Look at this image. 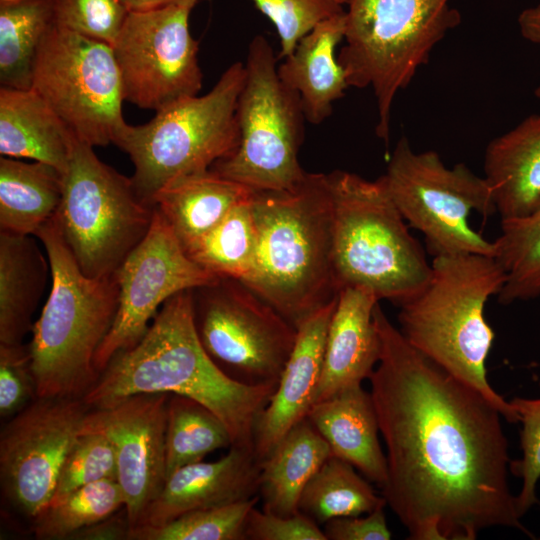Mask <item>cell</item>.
<instances>
[{
    "instance_id": "1",
    "label": "cell",
    "mask_w": 540,
    "mask_h": 540,
    "mask_svg": "<svg viewBox=\"0 0 540 540\" xmlns=\"http://www.w3.org/2000/svg\"><path fill=\"white\" fill-rule=\"evenodd\" d=\"M370 393L386 447V505L410 540H474L493 527L534 538L508 482L500 411L409 344L378 303Z\"/></svg>"
},
{
    "instance_id": "2",
    "label": "cell",
    "mask_w": 540,
    "mask_h": 540,
    "mask_svg": "<svg viewBox=\"0 0 540 540\" xmlns=\"http://www.w3.org/2000/svg\"><path fill=\"white\" fill-rule=\"evenodd\" d=\"M277 385L242 384L211 360L195 329L192 289L162 305L143 338L112 357L83 400L99 409L135 394L182 395L222 420L232 446L253 448L255 425Z\"/></svg>"
},
{
    "instance_id": "3",
    "label": "cell",
    "mask_w": 540,
    "mask_h": 540,
    "mask_svg": "<svg viewBox=\"0 0 540 540\" xmlns=\"http://www.w3.org/2000/svg\"><path fill=\"white\" fill-rule=\"evenodd\" d=\"M252 211L257 251L242 283L297 327L339 293L328 174L307 172L289 189L255 191Z\"/></svg>"
},
{
    "instance_id": "4",
    "label": "cell",
    "mask_w": 540,
    "mask_h": 540,
    "mask_svg": "<svg viewBox=\"0 0 540 540\" xmlns=\"http://www.w3.org/2000/svg\"><path fill=\"white\" fill-rule=\"evenodd\" d=\"M505 271L494 256L463 253L433 257L426 286L401 304L400 332L411 346L456 379L482 393L512 424L519 418L487 379L495 334L484 316Z\"/></svg>"
},
{
    "instance_id": "5",
    "label": "cell",
    "mask_w": 540,
    "mask_h": 540,
    "mask_svg": "<svg viewBox=\"0 0 540 540\" xmlns=\"http://www.w3.org/2000/svg\"><path fill=\"white\" fill-rule=\"evenodd\" d=\"M35 237L48 256L52 278L28 344L37 396L83 399L100 377L94 357L117 314L116 274L86 276L64 240L57 215Z\"/></svg>"
},
{
    "instance_id": "6",
    "label": "cell",
    "mask_w": 540,
    "mask_h": 540,
    "mask_svg": "<svg viewBox=\"0 0 540 540\" xmlns=\"http://www.w3.org/2000/svg\"><path fill=\"white\" fill-rule=\"evenodd\" d=\"M333 206V261L337 284L371 290L400 306L428 283L431 264L380 176L328 174Z\"/></svg>"
},
{
    "instance_id": "7",
    "label": "cell",
    "mask_w": 540,
    "mask_h": 540,
    "mask_svg": "<svg viewBox=\"0 0 540 540\" xmlns=\"http://www.w3.org/2000/svg\"><path fill=\"white\" fill-rule=\"evenodd\" d=\"M449 1L339 0L345 9V43L337 58L349 87L373 90L376 134L386 143L395 96L461 22Z\"/></svg>"
},
{
    "instance_id": "8",
    "label": "cell",
    "mask_w": 540,
    "mask_h": 540,
    "mask_svg": "<svg viewBox=\"0 0 540 540\" xmlns=\"http://www.w3.org/2000/svg\"><path fill=\"white\" fill-rule=\"evenodd\" d=\"M244 80V63L235 62L208 93L172 103L147 123L124 121L117 128L112 143L131 159V180L144 202L153 206L154 195L171 180L211 169L233 154L239 143L237 106Z\"/></svg>"
},
{
    "instance_id": "9",
    "label": "cell",
    "mask_w": 540,
    "mask_h": 540,
    "mask_svg": "<svg viewBox=\"0 0 540 540\" xmlns=\"http://www.w3.org/2000/svg\"><path fill=\"white\" fill-rule=\"evenodd\" d=\"M277 59L264 36L250 42L237 106L239 143L211 168L254 191L289 189L307 173L298 160L305 115L298 94L279 77Z\"/></svg>"
},
{
    "instance_id": "10",
    "label": "cell",
    "mask_w": 540,
    "mask_h": 540,
    "mask_svg": "<svg viewBox=\"0 0 540 540\" xmlns=\"http://www.w3.org/2000/svg\"><path fill=\"white\" fill-rule=\"evenodd\" d=\"M154 210L138 196L131 178L102 162L92 146L75 140L56 215L86 276L113 274L148 233Z\"/></svg>"
},
{
    "instance_id": "11",
    "label": "cell",
    "mask_w": 540,
    "mask_h": 540,
    "mask_svg": "<svg viewBox=\"0 0 540 540\" xmlns=\"http://www.w3.org/2000/svg\"><path fill=\"white\" fill-rule=\"evenodd\" d=\"M381 177L405 221L424 235L433 257L463 253L494 256V242L468 222L473 211L484 217L496 213L484 176L476 175L464 163L447 167L435 151L415 152L403 136Z\"/></svg>"
},
{
    "instance_id": "12",
    "label": "cell",
    "mask_w": 540,
    "mask_h": 540,
    "mask_svg": "<svg viewBox=\"0 0 540 540\" xmlns=\"http://www.w3.org/2000/svg\"><path fill=\"white\" fill-rule=\"evenodd\" d=\"M194 324L211 360L231 379L276 385L297 328L245 284L230 278L193 289Z\"/></svg>"
},
{
    "instance_id": "13",
    "label": "cell",
    "mask_w": 540,
    "mask_h": 540,
    "mask_svg": "<svg viewBox=\"0 0 540 540\" xmlns=\"http://www.w3.org/2000/svg\"><path fill=\"white\" fill-rule=\"evenodd\" d=\"M31 88L77 140L92 147L112 143L125 121L121 76L112 46L58 25L39 47Z\"/></svg>"
},
{
    "instance_id": "14",
    "label": "cell",
    "mask_w": 540,
    "mask_h": 540,
    "mask_svg": "<svg viewBox=\"0 0 540 540\" xmlns=\"http://www.w3.org/2000/svg\"><path fill=\"white\" fill-rule=\"evenodd\" d=\"M198 0L129 12L112 45L124 100L155 112L198 95L202 71L189 17Z\"/></svg>"
},
{
    "instance_id": "15",
    "label": "cell",
    "mask_w": 540,
    "mask_h": 540,
    "mask_svg": "<svg viewBox=\"0 0 540 540\" xmlns=\"http://www.w3.org/2000/svg\"><path fill=\"white\" fill-rule=\"evenodd\" d=\"M90 409L81 398L37 397L2 428V496L29 520L49 505L62 464Z\"/></svg>"
},
{
    "instance_id": "16",
    "label": "cell",
    "mask_w": 540,
    "mask_h": 540,
    "mask_svg": "<svg viewBox=\"0 0 540 540\" xmlns=\"http://www.w3.org/2000/svg\"><path fill=\"white\" fill-rule=\"evenodd\" d=\"M115 274L119 285L117 314L94 357V366L100 374L115 354L143 338L169 298L219 279L187 255L156 208L148 233Z\"/></svg>"
},
{
    "instance_id": "17",
    "label": "cell",
    "mask_w": 540,
    "mask_h": 540,
    "mask_svg": "<svg viewBox=\"0 0 540 540\" xmlns=\"http://www.w3.org/2000/svg\"><path fill=\"white\" fill-rule=\"evenodd\" d=\"M169 393H141L90 409L81 432L105 435L112 443L131 529L143 518L166 481V426Z\"/></svg>"
},
{
    "instance_id": "18",
    "label": "cell",
    "mask_w": 540,
    "mask_h": 540,
    "mask_svg": "<svg viewBox=\"0 0 540 540\" xmlns=\"http://www.w3.org/2000/svg\"><path fill=\"white\" fill-rule=\"evenodd\" d=\"M259 488L260 459L254 449L231 446L216 461L175 470L137 526L161 525L190 511L246 501L259 496Z\"/></svg>"
},
{
    "instance_id": "19",
    "label": "cell",
    "mask_w": 540,
    "mask_h": 540,
    "mask_svg": "<svg viewBox=\"0 0 540 540\" xmlns=\"http://www.w3.org/2000/svg\"><path fill=\"white\" fill-rule=\"evenodd\" d=\"M337 297L296 327L293 350L275 392L255 425L253 448L260 461L293 426L307 417L314 403Z\"/></svg>"
},
{
    "instance_id": "20",
    "label": "cell",
    "mask_w": 540,
    "mask_h": 540,
    "mask_svg": "<svg viewBox=\"0 0 540 540\" xmlns=\"http://www.w3.org/2000/svg\"><path fill=\"white\" fill-rule=\"evenodd\" d=\"M379 301L366 288L340 289L327 330L314 403L369 379L380 357V338L373 317Z\"/></svg>"
},
{
    "instance_id": "21",
    "label": "cell",
    "mask_w": 540,
    "mask_h": 540,
    "mask_svg": "<svg viewBox=\"0 0 540 540\" xmlns=\"http://www.w3.org/2000/svg\"><path fill=\"white\" fill-rule=\"evenodd\" d=\"M307 419L328 443L331 454L382 488L387 459L379 441V423L371 393L361 384L314 403Z\"/></svg>"
},
{
    "instance_id": "22",
    "label": "cell",
    "mask_w": 540,
    "mask_h": 540,
    "mask_svg": "<svg viewBox=\"0 0 540 540\" xmlns=\"http://www.w3.org/2000/svg\"><path fill=\"white\" fill-rule=\"evenodd\" d=\"M484 177L501 220L527 216L540 207V114L524 118L491 140Z\"/></svg>"
},
{
    "instance_id": "23",
    "label": "cell",
    "mask_w": 540,
    "mask_h": 540,
    "mask_svg": "<svg viewBox=\"0 0 540 540\" xmlns=\"http://www.w3.org/2000/svg\"><path fill=\"white\" fill-rule=\"evenodd\" d=\"M344 33L345 12L319 23L277 68L281 80L298 94L305 119L313 125L330 116L333 103L349 87L336 56Z\"/></svg>"
},
{
    "instance_id": "24",
    "label": "cell",
    "mask_w": 540,
    "mask_h": 540,
    "mask_svg": "<svg viewBox=\"0 0 540 540\" xmlns=\"http://www.w3.org/2000/svg\"><path fill=\"white\" fill-rule=\"evenodd\" d=\"M76 138L32 88L0 87V154L68 168Z\"/></svg>"
},
{
    "instance_id": "25",
    "label": "cell",
    "mask_w": 540,
    "mask_h": 540,
    "mask_svg": "<svg viewBox=\"0 0 540 540\" xmlns=\"http://www.w3.org/2000/svg\"><path fill=\"white\" fill-rule=\"evenodd\" d=\"M253 193V189L208 169L171 180L154 195L152 205L185 250Z\"/></svg>"
},
{
    "instance_id": "26",
    "label": "cell",
    "mask_w": 540,
    "mask_h": 540,
    "mask_svg": "<svg viewBox=\"0 0 540 540\" xmlns=\"http://www.w3.org/2000/svg\"><path fill=\"white\" fill-rule=\"evenodd\" d=\"M35 236L0 231V344H22L51 273Z\"/></svg>"
},
{
    "instance_id": "27",
    "label": "cell",
    "mask_w": 540,
    "mask_h": 540,
    "mask_svg": "<svg viewBox=\"0 0 540 540\" xmlns=\"http://www.w3.org/2000/svg\"><path fill=\"white\" fill-rule=\"evenodd\" d=\"M331 455L307 417L293 426L260 461L263 510L281 516L298 513L304 488Z\"/></svg>"
},
{
    "instance_id": "28",
    "label": "cell",
    "mask_w": 540,
    "mask_h": 540,
    "mask_svg": "<svg viewBox=\"0 0 540 540\" xmlns=\"http://www.w3.org/2000/svg\"><path fill=\"white\" fill-rule=\"evenodd\" d=\"M64 174L56 167L0 158V231L36 236L56 215Z\"/></svg>"
},
{
    "instance_id": "29",
    "label": "cell",
    "mask_w": 540,
    "mask_h": 540,
    "mask_svg": "<svg viewBox=\"0 0 540 540\" xmlns=\"http://www.w3.org/2000/svg\"><path fill=\"white\" fill-rule=\"evenodd\" d=\"M54 25V0H0L1 87L31 88L39 47Z\"/></svg>"
},
{
    "instance_id": "30",
    "label": "cell",
    "mask_w": 540,
    "mask_h": 540,
    "mask_svg": "<svg viewBox=\"0 0 540 540\" xmlns=\"http://www.w3.org/2000/svg\"><path fill=\"white\" fill-rule=\"evenodd\" d=\"M355 469L331 455L304 488L299 512L323 525L334 518L368 514L386 506L384 497Z\"/></svg>"
},
{
    "instance_id": "31",
    "label": "cell",
    "mask_w": 540,
    "mask_h": 540,
    "mask_svg": "<svg viewBox=\"0 0 540 540\" xmlns=\"http://www.w3.org/2000/svg\"><path fill=\"white\" fill-rule=\"evenodd\" d=\"M252 197L235 206L216 226L185 248L195 263L219 278L242 282L253 269L257 229Z\"/></svg>"
},
{
    "instance_id": "32",
    "label": "cell",
    "mask_w": 540,
    "mask_h": 540,
    "mask_svg": "<svg viewBox=\"0 0 540 540\" xmlns=\"http://www.w3.org/2000/svg\"><path fill=\"white\" fill-rule=\"evenodd\" d=\"M232 446L229 431L209 408L191 398L170 394L166 426V479L177 469Z\"/></svg>"
},
{
    "instance_id": "33",
    "label": "cell",
    "mask_w": 540,
    "mask_h": 540,
    "mask_svg": "<svg viewBox=\"0 0 540 540\" xmlns=\"http://www.w3.org/2000/svg\"><path fill=\"white\" fill-rule=\"evenodd\" d=\"M494 257L505 271L498 301L507 305L540 297V207L531 214L501 220Z\"/></svg>"
},
{
    "instance_id": "34",
    "label": "cell",
    "mask_w": 540,
    "mask_h": 540,
    "mask_svg": "<svg viewBox=\"0 0 540 540\" xmlns=\"http://www.w3.org/2000/svg\"><path fill=\"white\" fill-rule=\"evenodd\" d=\"M124 506L125 498L117 481H98L48 505L32 520V530L40 540L70 539L76 532L106 519Z\"/></svg>"
},
{
    "instance_id": "35",
    "label": "cell",
    "mask_w": 540,
    "mask_h": 540,
    "mask_svg": "<svg viewBox=\"0 0 540 540\" xmlns=\"http://www.w3.org/2000/svg\"><path fill=\"white\" fill-rule=\"evenodd\" d=\"M260 496L249 500L190 511L161 525L130 529L128 540H246L245 526Z\"/></svg>"
},
{
    "instance_id": "36",
    "label": "cell",
    "mask_w": 540,
    "mask_h": 540,
    "mask_svg": "<svg viewBox=\"0 0 540 540\" xmlns=\"http://www.w3.org/2000/svg\"><path fill=\"white\" fill-rule=\"evenodd\" d=\"M114 447L103 434L80 433L60 469L49 505L56 504L75 490L102 480L117 481Z\"/></svg>"
},
{
    "instance_id": "37",
    "label": "cell",
    "mask_w": 540,
    "mask_h": 540,
    "mask_svg": "<svg viewBox=\"0 0 540 540\" xmlns=\"http://www.w3.org/2000/svg\"><path fill=\"white\" fill-rule=\"evenodd\" d=\"M278 32V59L290 55L298 42L319 23L345 12L339 0H251Z\"/></svg>"
},
{
    "instance_id": "38",
    "label": "cell",
    "mask_w": 540,
    "mask_h": 540,
    "mask_svg": "<svg viewBox=\"0 0 540 540\" xmlns=\"http://www.w3.org/2000/svg\"><path fill=\"white\" fill-rule=\"evenodd\" d=\"M540 387V381H539ZM521 424V458L511 460L510 472L522 480L520 492L516 495L517 508L523 517L540 502L537 484L540 480V397H514L510 400Z\"/></svg>"
},
{
    "instance_id": "39",
    "label": "cell",
    "mask_w": 540,
    "mask_h": 540,
    "mask_svg": "<svg viewBox=\"0 0 540 540\" xmlns=\"http://www.w3.org/2000/svg\"><path fill=\"white\" fill-rule=\"evenodd\" d=\"M56 25L113 45L128 15L120 0H54Z\"/></svg>"
},
{
    "instance_id": "40",
    "label": "cell",
    "mask_w": 540,
    "mask_h": 540,
    "mask_svg": "<svg viewBox=\"0 0 540 540\" xmlns=\"http://www.w3.org/2000/svg\"><path fill=\"white\" fill-rule=\"evenodd\" d=\"M37 397L28 344H0V416L11 418Z\"/></svg>"
},
{
    "instance_id": "41",
    "label": "cell",
    "mask_w": 540,
    "mask_h": 540,
    "mask_svg": "<svg viewBox=\"0 0 540 540\" xmlns=\"http://www.w3.org/2000/svg\"><path fill=\"white\" fill-rule=\"evenodd\" d=\"M245 537L246 540H327L319 524L301 512L281 516L255 507L247 517Z\"/></svg>"
},
{
    "instance_id": "42",
    "label": "cell",
    "mask_w": 540,
    "mask_h": 540,
    "mask_svg": "<svg viewBox=\"0 0 540 540\" xmlns=\"http://www.w3.org/2000/svg\"><path fill=\"white\" fill-rule=\"evenodd\" d=\"M380 506L366 516H346L324 523L323 532L327 540H390L392 533Z\"/></svg>"
},
{
    "instance_id": "43",
    "label": "cell",
    "mask_w": 540,
    "mask_h": 540,
    "mask_svg": "<svg viewBox=\"0 0 540 540\" xmlns=\"http://www.w3.org/2000/svg\"><path fill=\"white\" fill-rule=\"evenodd\" d=\"M131 527L124 510L123 515L113 514L71 536L75 540H128Z\"/></svg>"
},
{
    "instance_id": "44",
    "label": "cell",
    "mask_w": 540,
    "mask_h": 540,
    "mask_svg": "<svg viewBox=\"0 0 540 540\" xmlns=\"http://www.w3.org/2000/svg\"><path fill=\"white\" fill-rule=\"evenodd\" d=\"M517 22L522 37L540 47V4L523 10Z\"/></svg>"
},
{
    "instance_id": "45",
    "label": "cell",
    "mask_w": 540,
    "mask_h": 540,
    "mask_svg": "<svg viewBox=\"0 0 540 540\" xmlns=\"http://www.w3.org/2000/svg\"><path fill=\"white\" fill-rule=\"evenodd\" d=\"M128 12H141L160 8L183 0H120Z\"/></svg>"
},
{
    "instance_id": "46",
    "label": "cell",
    "mask_w": 540,
    "mask_h": 540,
    "mask_svg": "<svg viewBox=\"0 0 540 540\" xmlns=\"http://www.w3.org/2000/svg\"><path fill=\"white\" fill-rule=\"evenodd\" d=\"M534 95L540 99V84L536 87V89L534 90Z\"/></svg>"
}]
</instances>
